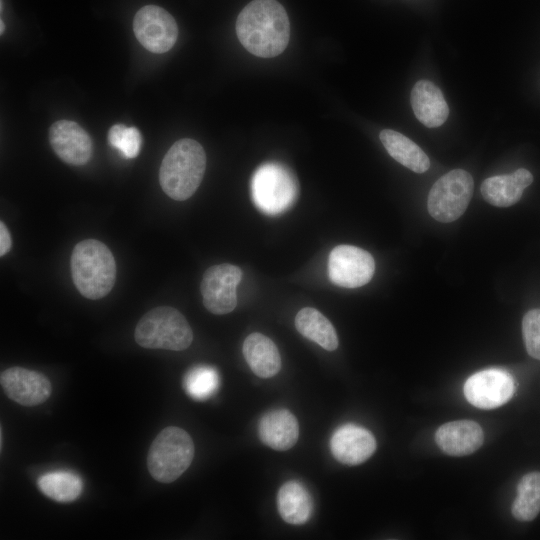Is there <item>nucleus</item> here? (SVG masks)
Wrapping results in <instances>:
<instances>
[{"instance_id":"obj_1","label":"nucleus","mask_w":540,"mask_h":540,"mask_svg":"<svg viewBox=\"0 0 540 540\" xmlns=\"http://www.w3.org/2000/svg\"><path fill=\"white\" fill-rule=\"evenodd\" d=\"M236 33L248 52L257 57L272 58L286 49L290 22L278 1L253 0L239 13Z\"/></svg>"},{"instance_id":"obj_2","label":"nucleus","mask_w":540,"mask_h":540,"mask_svg":"<svg viewBox=\"0 0 540 540\" xmlns=\"http://www.w3.org/2000/svg\"><path fill=\"white\" fill-rule=\"evenodd\" d=\"M206 168V154L200 143L184 138L176 141L165 154L159 182L172 199L190 198L199 187Z\"/></svg>"},{"instance_id":"obj_3","label":"nucleus","mask_w":540,"mask_h":540,"mask_svg":"<svg viewBox=\"0 0 540 540\" xmlns=\"http://www.w3.org/2000/svg\"><path fill=\"white\" fill-rule=\"evenodd\" d=\"M70 267L80 294L96 300L106 296L116 280V262L109 248L99 240L86 239L72 251Z\"/></svg>"},{"instance_id":"obj_4","label":"nucleus","mask_w":540,"mask_h":540,"mask_svg":"<svg viewBox=\"0 0 540 540\" xmlns=\"http://www.w3.org/2000/svg\"><path fill=\"white\" fill-rule=\"evenodd\" d=\"M134 338L144 348L182 351L192 343L193 332L186 318L177 309L159 306L140 318Z\"/></svg>"},{"instance_id":"obj_5","label":"nucleus","mask_w":540,"mask_h":540,"mask_svg":"<svg viewBox=\"0 0 540 540\" xmlns=\"http://www.w3.org/2000/svg\"><path fill=\"white\" fill-rule=\"evenodd\" d=\"M195 453L190 435L176 426L163 429L153 440L147 456V467L158 482L171 483L190 466Z\"/></svg>"},{"instance_id":"obj_6","label":"nucleus","mask_w":540,"mask_h":540,"mask_svg":"<svg viewBox=\"0 0 540 540\" xmlns=\"http://www.w3.org/2000/svg\"><path fill=\"white\" fill-rule=\"evenodd\" d=\"M251 192L255 205L264 213L274 215L293 204L298 194V183L286 166L270 162L254 172Z\"/></svg>"},{"instance_id":"obj_7","label":"nucleus","mask_w":540,"mask_h":540,"mask_svg":"<svg viewBox=\"0 0 540 540\" xmlns=\"http://www.w3.org/2000/svg\"><path fill=\"white\" fill-rule=\"evenodd\" d=\"M473 178L463 169H454L440 177L431 187L427 207L437 221L457 220L467 209L473 194Z\"/></svg>"},{"instance_id":"obj_8","label":"nucleus","mask_w":540,"mask_h":540,"mask_svg":"<svg viewBox=\"0 0 540 540\" xmlns=\"http://www.w3.org/2000/svg\"><path fill=\"white\" fill-rule=\"evenodd\" d=\"M241 278L242 270L238 266L223 263L209 267L200 285L205 308L216 315L233 311L237 305L236 288Z\"/></svg>"},{"instance_id":"obj_9","label":"nucleus","mask_w":540,"mask_h":540,"mask_svg":"<svg viewBox=\"0 0 540 540\" xmlns=\"http://www.w3.org/2000/svg\"><path fill=\"white\" fill-rule=\"evenodd\" d=\"M133 30L140 44L153 53L169 51L178 37L175 19L156 5H146L136 13Z\"/></svg>"},{"instance_id":"obj_10","label":"nucleus","mask_w":540,"mask_h":540,"mask_svg":"<svg viewBox=\"0 0 540 540\" xmlns=\"http://www.w3.org/2000/svg\"><path fill=\"white\" fill-rule=\"evenodd\" d=\"M375 262L371 254L352 245L336 246L329 255L328 274L337 286L357 288L367 284L374 275Z\"/></svg>"},{"instance_id":"obj_11","label":"nucleus","mask_w":540,"mask_h":540,"mask_svg":"<svg viewBox=\"0 0 540 540\" xmlns=\"http://www.w3.org/2000/svg\"><path fill=\"white\" fill-rule=\"evenodd\" d=\"M515 384L511 375L502 369H486L471 375L463 392L470 404L481 409L502 406L513 396Z\"/></svg>"},{"instance_id":"obj_12","label":"nucleus","mask_w":540,"mask_h":540,"mask_svg":"<svg viewBox=\"0 0 540 540\" xmlns=\"http://www.w3.org/2000/svg\"><path fill=\"white\" fill-rule=\"evenodd\" d=\"M0 383L8 398L27 407L45 402L52 392L51 383L45 375L23 367L2 371Z\"/></svg>"},{"instance_id":"obj_13","label":"nucleus","mask_w":540,"mask_h":540,"mask_svg":"<svg viewBox=\"0 0 540 540\" xmlns=\"http://www.w3.org/2000/svg\"><path fill=\"white\" fill-rule=\"evenodd\" d=\"M49 141L57 156L71 165L86 164L92 156V140L76 122L59 120L49 129Z\"/></svg>"},{"instance_id":"obj_14","label":"nucleus","mask_w":540,"mask_h":540,"mask_svg":"<svg viewBox=\"0 0 540 540\" xmlns=\"http://www.w3.org/2000/svg\"><path fill=\"white\" fill-rule=\"evenodd\" d=\"M330 449L333 457L340 463L358 465L375 452L376 441L367 429L354 424H345L333 433Z\"/></svg>"},{"instance_id":"obj_15","label":"nucleus","mask_w":540,"mask_h":540,"mask_svg":"<svg viewBox=\"0 0 540 540\" xmlns=\"http://www.w3.org/2000/svg\"><path fill=\"white\" fill-rule=\"evenodd\" d=\"M435 440L446 454L465 456L481 447L484 433L475 421L457 420L441 425L436 431Z\"/></svg>"},{"instance_id":"obj_16","label":"nucleus","mask_w":540,"mask_h":540,"mask_svg":"<svg viewBox=\"0 0 540 540\" xmlns=\"http://www.w3.org/2000/svg\"><path fill=\"white\" fill-rule=\"evenodd\" d=\"M260 440L268 447L285 451L292 448L299 437L296 417L286 409H275L265 413L258 423Z\"/></svg>"},{"instance_id":"obj_17","label":"nucleus","mask_w":540,"mask_h":540,"mask_svg":"<svg viewBox=\"0 0 540 540\" xmlns=\"http://www.w3.org/2000/svg\"><path fill=\"white\" fill-rule=\"evenodd\" d=\"M410 101L416 118L426 127H439L448 118L449 108L445 98L431 81H418L412 88Z\"/></svg>"},{"instance_id":"obj_18","label":"nucleus","mask_w":540,"mask_h":540,"mask_svg":"<svg viewBox=\"0 0 540 540\" xmlns=\"http://www.w3.org/2000/svg\"><path fill=\"white\" fill-rule=\"evenodd\" d=\"M532 182V174L527 169L519 168L512 174L485 179L481 184V194L493 206L509 207L520 200L524 189Z\"/></svg>"},{"instance_id":"obj_19","label":"nucleus","mask_w":540,"mask_h":540,"mask_svg":"<svg viewBox=\"0 0 540 540\" xmlns=\"http://www.w3.org/2000/svg\"><path fill=\"white\" fill-rule=\"evenodd\" d=\"M243 355L251 370L261 378L275 376L281 368V357L275 343L261 333H252L243 343Z\"/></svg>"},{"instance_id":"obj_20","label":"nucleus","mask_w":540,"mask_h":540,"mask_svg":"<svg viewBox=\"0 0 540 540\" xmlns=\"http://www.w3.org/2000/svg\"><path fill=\"white\" fill-rule=\"evenodd\" d=\"M277 506L282 519L293 525H302L311 517L312 498L298 481L285 482L278 491Z\"/></svg>"},{"instance_id":"obj_21","label":"nucleus","mask_w":540,"mask_h":540,"mask_svg":"<svg viewBox=\"0 0 540 540\" xmlns=\"http://www.w3.org/2000/svg\"><path fill=\"white\" fill-rule=\"evenodd\" d=\"M379 137L389 155L403 166L416 173H423L429 169L428 156L405 135L391 129H384Z\"/></svg>"},{"instance_id":"obj_22","label":"nucleus","mask_w":540,"mask_h":540,"mask_svg":"<svg viewBox=\"0 0 540 540\" xmlns=\"http://www.w3.org/2000/svg\"><path fill=\"white\" fill-rule=\"evenodd\" d=\"M295 327L305 338L327 351L338 347V337L331 322L317 309L305 307L295 317Z\"/></svg>"},{"instance_id":"obj_23","label":"nucleus","mask_w":540,"mask_h":540,"mask_svg":"<svg viewBox=\"0 0 540 540\" xmlns=\"http://www.w3.org/2000/svg\"><path fill=\"white\" fill-rule=\"evenodd\" d=\"M39 489L49 498L57 502L76 500L83 488L79 476L67 471L49 472L37 481Z\"/></svg>"},{"instance_id":"obj_24","label":"nucleus","mask_w":540,"mask_h":540,"mask_svg":"<svg viewBox=\"0 0 540 540\" xmlns=\"http://www.w3.org/2000/svg\"><path fill=\"white\" fill-rule=\"evenodd\" d=\"M540 512V472L524 475L517 486L512 505L513 516L520 521H531Z\"/></svg>"},{"instance_id":"obj_25","label":"nucleus","mask_w":540,"mask_h":540,"mask_svg":"<svg viewBox=\"0 0 540 540\" xmlns=\"http://www.w3.org/2000/svg\"><path fill=\"white\" fill-rule=\"evenodd\" d=\"M219 374L213 367L196 366L184 377L183 385L186 393L195 400H206L218 389Z\"/></svg>"},{"instance_id":"obj_26","label":"nucleus","mask_w":540,"mask_h":540,"mask_svg":"<svg viewBox=\"0 0 540 540\" xmlns=\"http://www.w3.org/2000/svg\"><path fill=\"white\" fill-rule=\"evenodd\" d=\"M108 141L125 158H135L140 152L142 142L137 128L126 127L122 124H115L109 129Z\"/></svg>"},{"instance_id":"obj_27","label":"nucleus","mask_w":540,"mask_h":540,"mask_svg":"<svg viewBox=\"0 0 540 540\" xmlns=\"http://www.w3.org/2000/svg\"><path fill=\"white\" fill-rule=\"evenodd\" d=\"M522 334L528 354L540 360V309L530 310L524 315Z\"/></svg>"},{"instance_id":"obj_28","label":"nucleus","mask_w":540,"mask_h":540,"mask_svg":"<svg viewBox=\"0 0 540 540\" xmlns=\"http://www.w3.org/2000/svg\"><path fill=\"white\" fill-rule=\"evenodd\" d=\"M12 246L11 235L3 221L0 222V256H4Z\"/></svg>"},{"instance_id":"obj_29","label":"nucleus","mask_w":540,"mask_h":540,"mask_svg":"<svg viewBox=\"0 0 540 540\" xmlns=\"http://www.w3.org/2000/svg\"><path fill=\"white\" fill-rule=\"evenodd\" d=\"M0 23H1V34H2V33H3V30H4V24H3V21H2V20L0 21Z\"/></svg>"}]
</instances>
